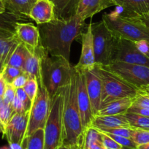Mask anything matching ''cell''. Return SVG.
<instances>
[{
  "label": "cell",
  "instance_id": "6da1fadb",
  "mask_svg": "<svg viewBox=\"0 0 149 149\" xmlns=\"http://www.w3.org/2000/svg\"><path fill=\"white\" fill-rule=\"evenodd\" d=\"M84 26V21L77 15L37 25L41 45L51 56L63 57L70 61L72 43L81 35Z\"/></svg>",
  "mask_w": 149,
  "mask_h": 149
},
{
  "label": "cell",
  "instance_id": "7a4b0ae2",
  "mask_svg": "<svg viewBox=\"0 0 149 149\" xmlns=\"http://www.w3.org/2000/svg\"><path fill=\"white\" fill-rule=\"evenodd\" d=\"M64 141L63 144L81 149L84 130L81 124V115L77 100L76 79L74 67L67 84L64 86Z\"/></svg>",
  "mask_w": 149,
  "mask_h": 149
},
{
  "label": "cell",
  "instance_id": "3957f363",
  "mask_svg": "<svg viewBox=\"0 0 149 149\" xmlns=\"http://www.w3.org/2000/svg\"><path fill=\"white\" fill-rule=\"evenodd\" d=\"M92 70L102 84L101 108L108 103L125 97H134L140 88L126 81L108 66L95 64ZM100 108V109H101Z\"/></svg>",
  "mask_w": 149,
  "mask_h": 149
},
{
  "label": "cell",
  "instance_id": "277c9868",
  "mask_svg": "<svg viewBox=\"0 0 149 149\" xmlns=\"http://www.w3.org/2000/svg\"><path fill=\"white\" fill-rule=\"evenodd\" d=\"M102 20L117 37L134 42L149 41V28L140 18L126 16L115 10L103 14Z\"/></svg>",
  "mask_w": 149,
  "mask_h": 149
},
{
  "label": "cell",
  "instance_id": "5b68a950",
  "mask_svg": "<svg viewBox=\"0 0 149 149\" xmlns=\"http://www.w3.org/2000/svg\"><path fill=\"white\" fill-rule=\"evenodd\" d=\"M64 86L51 97L49 113L44 127V149H58L64 141Z\"/></svg>",
  "mask_w": 149,
  "mask_h": 149
},
{
  "label": "cell",
  "instance_id": "8992f818",
  "mask_svg": "<svg viewBox=\"0 0 149 149\" xmlns=\"http://www.w3.org/2000/svg\"><path fill=\"white\" fill-rule=\"evenodd\" d=\"M70 61L63 57H53L46 53L42 60L41 74L51 97L67 84L71 73Z\"/></svg>",
  "mask_w": 149,
  "mask_h": 149
},
{
  "label": "cell",
  "instance_id": "52a82bcc",
  "mask_svg": "<svg viewBox=\"0 0 149 149\" xmlns=\"http://www.w3.org/2000/svg\"><path fill=\"white\" fill-rule=\"evenodd\" d=\"M91 24L95 64L108 66L113 61L118 37L112 32L104 21Z\"/></svg>",
  "mask_w": 149,
  "mask_h": 149
},
{
  "label": "cell",
  "instance_id": "ba28073f",
  "mask_svg": "<svg viewBox=\"0 0 149 149\" xmlns=\"http://www.w3.org/2000/svg\"><path fill=\"white\" fill-rule=\"evenodd\" d=\"M38 91L31 102L25 140L39 129H44L49 113L51 96L45 86L42 76L38 78Z\"/></svg>",
  "mask_w": 149,
  "mask_h": 149
},
{
  "label": "cell",
  "instance_id": "9c48e42d",
  "mask_svg": "<svg viewBox=\"0 0 149 149\" xmlns=\"http://www.w3.org/2000/svg\"><path fill=\"white\" fill-rule=\"evenodd\" d=\"M108 67L126 81L140 89L149 86V67L121 61H112Z\"/></svg>",
  "mask_w": 149,
  "mask_h": 149
},
{
  "label": "cell",
  "instance_id": "30bf717a",
  "mask_svg": "<svg viewBox=\"0 0 149 149\" xmlns=\"http://www.w3.org/2000/svg\"><path fill=\"white\" fill-rule=\"evenodd\" d=\"M74 70L76 79L77 100L81 115V124L84 132L88 127L91 126L94 116L93 114L91 102L86 86L85 72L77 68L76 66H74Z\"/></svg>",
  "mask_w": 149,
  "mask_h": 149
},
{
  "label": "cell",
  "instance_id": "8fae6325",
  "mask_svg": "<svg viewBox=\"0 0 149 149\" xmlns=\"http://www.w3.org/2000/svg\"><path fill=\"white\" fill-rule=\"evenodd\" d=\"M113 61H121L149 67V58L139 51L134 42L121 37H118Z\"/></svg>",
  "mask_w": 149,
  "mask_h": 149
},
{
  "label": "cell",
  "instance_id": "7c38bea8",
  "mask_svg": "<svg viewBox=\"0 0 149 149\" xmlns=\"http://www.w3.org/2000/svg\"><path fill=\"white\" fill-rule=\"evenodd\" d=\"M29 111L24 113H13L3 132L8 143L22 145L28 126Z\"/></svg>",
  "mask_w": 149,
  "mask_h": 149
},
{
  "label": "cell",
  "instance_id": "4fadbf2b",
  "mask_svg": "<svg viewBox=\"0 0 149 149\" xmlns=\"http://www.w3.org/2000/svg\"><path fill=\"white\" fill-rule=\"evenodd\" d=\"M81 35L82 37V49L79 61L75 66L77 68L86 72L93 70L95 66L94 40L91 23L87 26L86 31H82Z\"/></svg>",
  "mask_w": 149,
  "mask_h": 149
},
{
  "label": "cell",
  "instance_id": "5bb4252c",
  "mask_svg": "<svg viewBox=\"0 0 149 149\" xmlns=\"http://www.w3.org/2000/svg\"><path fill=\"white\" fill-rule=\"evenodd\" d=\"M15 33L18 40L25 45L29 51H33L40 44L39 29L32 23H17Z\"/></svg>",
  "mask_w": 149,
  "mask_h": 149
},
{
  "label": "cell",
  "instance_id": "9a60e30c",
  "mask_svg": "<svg viewBox=\"0 0 149 149\" xmlns=\"http://www.w3.org/2000/svg\"><path fill=\"white\" fill-rule=\"evenodd\" d=\"M86 86L87 92L91 102V109L95 116L101 108L102 84L100 79L92 70L85 72Z\"/></svg>",
  "mask_w": 149,
  "mask_h": 149
},
{
  "label": "cell",
  "instance_id": "2e32d148",
  "mask_svg": "<svg viewBox=\"0 0 149 149\" xmlns=\"http://www.w3.org/2000/svg\"><path fill=\"white\" fill-rule=\"evenodd\" d=\"M112 6H116L113 0H81L76 15L83 21L92 18L95 14Z\"/></svg>",
  "mask_w": 149,
  "mask_h": 149
},
{
  "label": "cell",
  "instance_id": "e0dca14e",
  "mask_svg": "<svg viewBox=\"0 0 149 149\" xmlns=\"http://www.w3.org/2000/svg\"><path fill=\"white\" fill-rule=\"evenodd\" d=\"M29 17L37 25L51 22L56 18L54 4L50 0H37Z\"/></svg>",
  "mask_w": 149,
  "mask_h": 149
},
{
  "label": "cell",
  "instance_id": "ac0fdd59",
  "mask_svg": "<svg viewBox=\"0 0 149 149\" xmlns=\"http://www.w3.org/2000/svg\"><path fill=\"white\" fill-rule=\"evenodd\" d=\"M20 42L15 33L0 30V58L2 70L8 64V60Z\"/></svg>",
  "mask_w": 149,
  "mask_h": 149
},
{
  "label": "cell",
  "instance_id": "d6986e66",
  "mask_svg": "<svg viewBox=\"0 0 149 149\" xmlns=\"http://www.w3.org/2000/svg\"><path fill=\"white\" fill-rule=\"evenodd\" d=\"M47 52L41 43L33 51H29L28 56L26 59L24 71L29 75L35 76L37 79L42 76V60Z\"/></svg>",
  "mask_w": 149,
  "mask_h": 149
},
{
  "label": "cell",
  "instance_id": "ffe728a7",
  "mask_svg": "<svg viewBox=\"0 0 149 149\" xmlns=\"http://www.w3.org/2000/svg\"><path fill=\"white\" fill-rule=\"evenodd\" d=\"M118 8L122 15L143 19L149 14V0H124Z\"/></svg>",
  "mask_w": 149,
  "mask_h": 149
},
{
  "label": "cell",
  "instance_id": "44dd1931",
  "mask_svg": "<svg viewBox=\"0 0 149 149\" xmlns=\"http://www.w3.org/2000/svg\"><path fill=\"white\" fill-rule=\"evenodd\" d=\"M91 126L100 130L103 128H130V124L124 114L112 116H95Z\"/></svg>",
  "mask_w": 149,
  "mask_h": 149
},
{
  "label": "cell",
  "instance_id": "7402d4cb",
  "mask_svg": "<svg viewBox=\"0 0 149 149\" xmlns=\"http://www.w3.org/2000/svg\"><path fill=\"white\" fill-rule=\"evenodd\" d=\"M54 6L55 18L67 19L76 15V11L81 0H50Z\"/></svg>",
  "mask_w": 149,
  "mask_h": 149
},
{
  "label": "cell",
  "instance_id": "603a6c76",
  "mask_svg": "<svg viewBox=\"0 0 149 149\" xmlns=\"http://www.w3.org/2000/svg\"><path fill=\"white\" fill-rule=\"evenodd\" d=\"M134 97H125L103 106L96 116H112L124 114L132 106Z\"/></svg>",
  "mask_w": 149,
  "mask_h": 149
},
{
  "label": "cell",
  "instance_id": "cb8c5ba5",
  "mask_svg": "<svg viewBox=\"0 0 149 149\" xmlns=\"http://www.w3.org/2000/svg\"><path fill=\"white\" fill-rule=\"evenodd\" d=\"M81 149H106L102 138L101 132L92 126L84 132Z\"/></svg>",
  "mask_w": 149,
  "mask_h": 149
},
{
  "label": "cell",
  "instance_id": "d4e9b609",
  "mask_svg": "<svg viewBox=\"0 0 149 149\" xmlns=\"http://www.w3.org/2000/svg\"><path fill=\"white\" fill-rule=\"evenodd\" d=\"M36 1L37 0H3L6 11L25 17H29Z\"/></svg>",
  "mask_w": 149,
  "mask_h": 149
},
{
  "label": "cell",
  "instance_id": "484cf974",
  "mask_svg": "<svg viewBox=\"0 0 149 149\" xmlns=\"http://www.w3.org/2000/svg\"><path fill=\"white\" fill-rule=\"evenodd\" d=\"M28 18H29L5 11L3 13H0V30H5L15 33V28L17 23L27 21Z\"/></svg>",
  "mask_w": 149,
  "mask_h": 149
},
{
  "label": "cell",
  "instance_id": "4316f807",
  "mask_svg": "<svg viewBox=\"0 0 149 149\" xmlns=\"http://www.w3.org/2000/svg\"><path fill=\"white\" fill-rule=\"evenodd\" d=\"M29 54V51L28 48L22 42H20L12 54L6 65L13 66L20 70H24L26 59Z\"/></svg>",
  "mask_w": 149,
  "mask_h": 149
},
{
  "label": "cell",
  "instance_id": "83f0119b",
  "mask_svg": "<svg viewBox=\"0 0 149 149\" xmlns=\"http://www.w3.org/2000/svg\"><path fill=\"white\" fill-rule=\"evenodd\" d=\"M23 149H44V130L39 129L26 138L22 144Z\"/></svg>",
  "mask_w": 149,
  "mask_h": 149
},
{
  "label": "cell",
  "instance_id": "f1b7e54d",
  "mask_svg": "<svg viewBox=\"0 0 149 149\" xmlns=\"http://www.w3.org/2000/svg\"><path fill=\"white\" fill-rule=\"evenodd\" d=\"M131 129L149 130V117L144 116L140 114L129 113H124Z\"/></svg>",
  "mask_w": 149,
  "mask_h": 149
},
{
  "label": "cell",
  "instance_id": "f546056e",
  "mask_svg": "<svg viewBox=\"0 0 149 149\" xmlns=\"http://www.w3.org/2000/svg\"><path fill=\"white\" fill-rule=\"evenodd\" d=\"M24 90L31 102L35 98L38 91V82L35 76L29 75V78L24 86Z\"/></svg>",
  "mask_w": 149,
  "mask_h": 149
},
{
  "label": "cell",
  "instance_id": "4dcf8cb0",
  "mask_svg": "<svg viewBox=\"0 0 149 149\" xmlns=\"http://www.w3.org/2000/svg\"><path fill=\"white\" fill-rule=\"evenodd\" d=\"M1 72L3 74V77L5 78L7 84H11L13 81L20 74H23L24 72V70H20L17 67H13V66L6 65L3 68Z\"/></svg>",
  "mask_w": 149,
  "mask_h": 149
},
{
  "label": "cell",
  "instance_id": "1f68e13d",
  "mask_svg": "<svg viewBox=\"0 0 149 149\" xmlns=\"http://www.w3.org/2000/svg\"><path fill=\"white\" fill-rule=\"evenodd\" d=\"M131 139L137 146L149 143V130L132 129Z\"/></svg>",
  "mask_w": 149,
  "mask_h": 149
},
{
  "label": "cell",
  "instance_id": "d6a6232c",
  "mask_svg": "<svg viewBox=\"0 0 149 149\" xmlns=\"http://www.w3.org/2000/svg\"><path fill=\"white\" fill-rule=\"evenodd\" d=\"M13 113L14 112L11 104H6L4 102L1 104L0 105V123L4 127V131Z\"/></svg>",
  "mask_w": 149,
  "mask_h": 149
},
{
  "label": "cell",
  "instance_id": "836d02e7",
  "mask_svg": "<svg viewBox=\"0 0 149 149\" xmlns=\"http://www.w3.org/2000/svg\"><path fill=\"white\" fill-rule=\"evenodd\" d=\"M131 107L149 108V97L140 90L138 94L134 97Z\"/></svg>",
  "mask_w": 149,
  "mask_h": 149
},
{
  "label": "cell",
  "instance_id": "e575fe53",
  "mask_svg": "<svg viewBox=\"0 0 149 149\" xmlns=\"http://www.w3.org/2000/svg\"><path fill=\"white\" fill-rule=\"evenodd\" d=\"M100 131L104 132L106 133H110L115 135L122 136V137L131 138V134L132 129L131 128H124V127H120V128H103L100 129Z\"/></svg>",
  "mask_w": 149,
  "mask_h": 149
},
{
  "label": "cell",
  "instance_id": "d590c367",
  "mask_svg": "<svg viewBox=\"0 0 149 149\" xmlns=\"http://www.w3.org/2000/svg\"><path fill=\"white\" fill-rule=\"evenodd\" d=\"M15 95H16V97L21 100V102L24 104L25 110H26V111H30V108H31V102H31V100H30V99L29 98L27 94H26V92L24 91V88H16V90H15Z\"/></svg>",
  "mask_w": 149,
  "mask_h": 149
},
{
  "label": "cell",
  "instance_id": "8d00e7d4",
  "mask_svg": "<svg viewBox=\"0 0 149 149\" xmlns=\"http://www.w3.org/2000/svg\"><path fill=\"white\" fill-rule=\"evenodd\" d=\"M101 132V131H100ZM103 144L106 149H124L121 146L117 143L113 139H112L110 136L106 134L105 133L101 132Z\"/></svg>",
  "mask_w": 149,
  "mask_h": 149
},
{
  "label": "cell",
  "instance_id": "74e56055",
  "mask_svg": "<svg viewBox=\"0 0 149 149\" xmlns=\"http://www.w3.org/2000/svg\"><path fill=\"white\" fill-rule=\"evenodd\" d=\"M15 88L12 86V84H7L6 88L3 94V102L6 104H11L14 98L15 97Z\"/></svg>",
  "mask_w": 149,
  "mask_h": 149
},
{
  "label": "cell",
  "instance_id": "f35d334b",
  "mask_svg": "<svg viewBox=\"0 0 149 149\" xmlns=\"http://www.w3.org/2000/svg\"><path fill=\"white\" fill-rule=\"evenodd\" d=\"M28 78L29 74L24 72L23 74H20L19 76L17 77V78L13 81V83L11 84H12V86L15 88V89L19 88H24V86H25Z\"/></svg>",
  "mask_w": 149,
  "mask_h": 149
},
{
  "label": "cell",
  "instance_id": "ab89813d",
  "mask_svg": "<svg viewBox=\"0 0 149 149\" xmlns=\"http://www.w3.org/2000/svg\"><path fill=\"white\" fill-rule=\"evenodd\" d=\"M11 106L13 107L14 113H24L26 112H28L25 110L24 104L16 97V95H15V97L14 98L12 104H11Z\"/></svg>",
  "mask_w": 149,
  "mask_h": 149
},
{
  "label": "cell",
  "instance_id": "60d3db41",
  "mask_svg": "<svg viewBox=\"0 0 149 149\" xmlns=\"http://www.w3.org/2000/svg\"><path fill=\"white\" fill-rule=\"evenodd\" d=\"M140 52L143 53L149 58V41L148 40H140L134 42Z\"/></svg>",
  "mask_w": 149,
  "mask_h": 149
},
{
  "label": "cell",
  "instance_id": "b9f144b4",
  "mask_svg": "<svg viewBox=\"0 0 149 149\" xmlns=\"http://www.w3.org/2000/svg\"><path fill=\"white\" fill-rule=\"evenodd\" d=\"M127 112H129V113H134L140 114V115L144 116L149 117V108L130 107V108L127 110ZM127 112H126V113H127Z\"/></svg>",
  "mask_w": 149,
  "mask_h": 149
},
{
  "label": "cell",
  "instance_id": "7bdbcfd3",
  "mask_svg": "<svg viewBox=\"0 0 149 149\" xmlns=\"http://www.w3.org/2000/svg\"><path fill=\"white\" fill-rule=\"evenodd\" d=\"M6 86L7 83L4 78L3 74L2 72H0V96H2V97H3L5 88H6Z\"/></svg>",
  "mask_w": 149,
  "mask_h": 149
},
{
  "label": "cell",
  "instance_id": "ee69618b",
  "mask_svg": "<svg viewBox=\"0 0 149 149\" xmlns=\"http://www.w3.org/2000/svg\"><path fill=\"white\" fill-rule=\"evenodd\" d=\"M0 149H23V146L18 143H10L8 146H4L0 148Z\"/></svg>",
  "mask_w": 149,
  "mask_h": 149
},
{
  "label": "cell",
  "instance_id": "f6af8a7d",
  "mask_svg": "<svg viewBox=\"0 0 149 149\" xmlns=\"http://www.w3.org/2000/svg\"><path fill=\"white\" fill-rule=\"evenodd\" d=\"M58 149H78V148L73 147V146H69V145L62 144L61 146H59V147L58 148Z\"/></svg>",
  "mask_w": 149,
  "mask_h": 149
},
{
  "label": "cell",
  "instance_id": "bcb514c9",
  "mask_svg": "<svg viewBox=\"0 0 149 149\" xmlns=\"http://www.w3.org/2000/svg\"><path fill=\"white\" fill-rule=\"evenodd\" d=\"M6 11L3 0H0V13H3Z\"/></svg>",
  "mask_w": 149,
  "mask_h": 149
},
{
  "label": "cell",
  "instance_id": "7dc6e473",
  "mask_svg": "<svg viewBox=\"0 0 149 149\" xmlns=\"http://www.w3.org/2000/svg\"><path fill=\"white\" fill-rule=\"evenodd\" d=\"M113 2L115 3L116 6L121 7V5L123 4V2H124V0H113Z\"/></svg>",
  "mask_w": 149,
  "mask_h": 149
},
{
  "label": "cell",
  "instance_id": "c3c4849f",
  "mask_svg": "<svg viewBox=\"0 0 149 149\" xmlns=\"http://www.w3.org/2000/svg\"><path fill=\"white\" fill-rule=\"evenodd\" d=\"M142 20H143V22H144L145 24H146V25L149 28V14L147 15V16L145 17L144 18H143V19H142Z\"/></svg>",
  "mask_w": 149,
  "mask_h": 149
},
{
  "label": "cell",
  "instance_id": "681fc988",
  "mask_svg": "<svg viewBox=\"0 0 149 149\" xmlns=\"http://www.w3.org/2000/svg\"><path fill=\"white\" fill-rule=\"evenodd\" d=\"M137 149H149V143L141 145V146H138Z\"/></svg>",
  "mask_w": 149,
  "mask_h": 149
},
{
  "label": "cell",
  "instance_id": "f907efd6",
  "mask_svg": "<svg viewBox=\"0 0 149 149\" xmlns=\"http://www.w3.org/2000/svg\"><path fill=\"white\" fill-rule=\"evenodd\" d=\"M140 90L141 91H143L144 94H146V95L148 96V97H149V91H148V90H143V89H140Z\"/></svg>",
  "mask_w": 149,
  "mask_h": 149
},
{
  "label": "cell",
  "instance_id": "816d5d0a",
  "mask_svg": "<svg viewBox=\"0 0 149 149\" xmlns=\"http://www.w3.org/2000/svg\"><path fill=\"white\" fill-rule=\"evenodd\" d=\"M3 132H4V127H2V124L0 123V133H2V134H3Z\"/></svg>",
  "mask_w": 149,
  "mask_h": 149
},
{
  "label": "cell",
  "instance_id": "f5cc1de1",
  "mask_svg": "<svg viewBox=\"0 0 149 149\" xmlns=\"http://www.w3.org/2000/svg\"><path fill=\"white\" fill-rule=\"evenodd\" d=\"M140 89H143V90H148V91H149V86H148L143 87V88H140Z\"/></svg>",
  "mask_w": 149,
  "mask_h": 149
},
{
  "label": "cell",
  "instance_id": "db71d44e",
  "mask_svg": "<svg viewBox=\"0 0 149 149\" xmlns=\"http://www.w3.org/2000/svg\"><path fill=\"white\" fill-rule=\"evenodd\" d=\"M2 102H3V98H2V96H0V105H1Z\"/></svg>",
  "mask_w": 149,
  "mask_h": 149
},
{
  "label": "cell",
  "instance_id": "11a10c76",
  "mask_svg": "<svg viewBox=\"0 0 149 149\" xmlns=\"http://www.w3.org/2000/svg\"><path fill=\"white\" fill-rule=\"evenodd\" d=\"M2 72V64H1V58H0V72Z\"/></svg>",
  "mask_w": 149,
  "mask_h": 149
}]
</instances>
